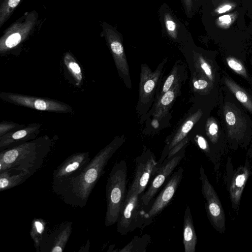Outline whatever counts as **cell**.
Masks as SVG:
<instances>
[{
    "instance_id": "37",
    "label": "cell",
    "mask_w": 252,
    "mask_h": 252,
    "mask_svg": "<svg viewBox=\"0 0 252 252\" xmlns=\"http://www.w3.org/2000/svg\"><path fill=\"white\" fill-rule=\"evenodd\" d=\"M231 8H232V5L227 4L223 5L222 6L219 7V8H218L217 10V13H218L219 14H221V13L226 12L227 11H229Z\"/></svg>"
},
{
    "instance_id": "22",
    "label": "cell",
    "mask_w": 252,
    "mask_h": 252,
    "mask_svg": "<svg viewBox=\"0 0 252 252\" xmlns=\"http://www.w3.org/2000/svg\"><path fill=\"white\" fill-rule=\"evenodd\" d=\"M151 237L148 234L142 236H135L130 242L122 249L120 252H146L147 246L151 242Z\"/></svg>"
},
{
    "instance_id": "6",
    "label": "cell",
    "mask_w": 252,
    "mask_h": 252,
    "mask_svg": "<svg viewBox=\"0 0 252 252\" xmlns=\"http://www.w3.org/2000/svg\"><path fill=\"white\" fill-rule=\"evenodd\" d=\"M201 191L206 200V210L209 220L214 228L219 233L225 231V217L220 200L210 183L202 166L199 169Z\"/></svg>"
},
{
    "instance_id": "26",
    "label": "cell",
    "mask_w": 252,
    "mask_h": 252,
    "mask_svg": "<svg viewBox=\"0 0 252 252\" xmlns=\"http://www.w3.org/2000/svg\"><path fill=\"white\" fill-rule=\"evenodd\" d=\"M185 14L187 18L191 19L195 12V7L193 0H180Z\"/></svg>"
},
{
    "instance_id": "12",
    "label": "cell",
    "mask_w": 252,
    "mask_h": 252,
    "mask_svg": "<svg viewBox=\"0 0 252 252\" xmlns=\"http://www.w3.org/2000/svg\"><path fill=\"white\" fill-rule=\"evenodd\" d=\"M90 160L89 152L77 153L68 157L54 170L52 186L78 174Z\"/></svg>"
},
{
    "instance_id": "4",
    "label": "cell",
    "mask_w": 252,
    "mask_h": 252,
    "mask_svg": "<svg viewBox=\"0 0 252 252\" xmlns=\"http://www.w3.org/2000/svg\"><path fill=\"white\" fill-rule=\"evenodd\" d=\"M139 195L130 188L126 193L117 221V231L121 235H126L137 228L143 229L153 221L144 209Z\"/></svg>"
},
{
    "instance_id": "7",
    "label": "cell",
    "mask_w": 252,
    "mask_h": 252,
    "mask_svg": "<svg viewBox=\"0 0 252 252\" xmlns=\"http://www.w3.org/2000/svg\"><path fill=\"white\" fill-rule=\"evenodd\" d=\"M102 33L113 57L116 66L121 77L130 88L129 68L126 59L123 38L116 28L104 22L102 24Z\"/></svg>"
},
{
    "instance_id": "23",
    "label": "cell",
    "mask_w": 252,
    "mask_h": 252,
    "mask_svg": "<svg viewBox=\"0 0 252 252\" xmlns=\"http://www.w3.org/2000/svg\"><path fill=\"white\" fill-rule=\"evenodd\" d=\"M63 62L65 66L74 78L76 85L79 86L83 79L82 72L79 64L69 52H66L63 58Z\"/></svg>"
},
{
    "instance_id": "29",
    "label": "cell",
    "mask_w": 252,
    "mask_h": 252,
    "mask_svg": "<svg viewBox=\"0 0 252 252\" xmlns=\"http://www.w3.org/2000/svg\"><path fill=\"white\" fill-rule=\"evenodd\" d=\"M234 18L230 15H225L220 17L217 20V24L222 27H228L233 22Z\"/></svg>"
},
{
    "instance_id": "30",
    "label": "cell",
    "mask_w": 252,
    "mask_h": 252,
    "mask_svg": "<svg viewBox=\"0 0 252 252\" xmlns=\"http://www.w3.org/2000/svg\"><path fill=\"white\" fill-rule=\"evenodd\" d=\"M227 63L228 66L236 72L239 73H243L244 72V69L242 65L236 60L233 59H228L227 60Z\"/></svg>"
},
{
    "instance_id": "36",
    "label": "cell",
    "mask_w": 252,
    "mask_h": 252,
    "mask_svg": "<svg viewBox=\"0 0 252 252\" xmlns=\"http://www.w3.org/2000/svg\"><path fill=\"white\" fill-rule=\"evenodd\" d=\"M218 125L216 123H213L210 125L208 131L210 135L213 136L216 135L218 132Z\"/></svg>"
},
{
    "instance_id": "33",
    "label": "cell",
    "mask_w": 252,
    "mask_h": 252,
    "mask_svg": "<svg viewBox=\"0 0 252 252\" xmlns=\"http://www.w3.org/2000/svg\"><path fill=\"white\" fill-rule=\"evenodd\" d=\"M196 142L199 148L206 152H208V147L205 139L200 135L196 136Z\"/></svg>"
},
{
    "instance_id": "32",
    "label": "cell",
    "mask_w": 252,
    "mask_h": 252,
    "mask_svg": "<svg viewBox=\"0 0 252 252\" xmlns=\"http://www.w3.org/2000/svg\"><path fill=\"white\" fill-rule=\"evenodd\" d=\"M199 63L200 67L205 74L210 79H212V72L209 64L201 57H199Z\"/></svg>"
},
{
    "instance_id": "25",
    "label": "cell",
    "mask_w": 252,
    "mask_h": 252,
    "mask_svg": "<svg viewBox=\"0 0 252 252\" xmlns=\"http://www.w3.org/2000/svg\"><path fill=\"white\" fill-rule=\"evenodd\" d=\"M23 124H17L13 122H2L0 123V137L13 131L14 129H19L25 127Z\"/></svg>"
},
{
    "instance_id": "20",
    "label": "cell",
    "mask_w": 252,
    "mask_h": 252,
    "mask_svg": "<svg viewBox=\"0 0 252 252\" xmlns=\"http://www.w3.org/2000/svg\"><path fill=\"white\" fill-rule=\"evenodd\" d=\"M179 85L176 83L172 88L164 93L158 101L155 111V117L159 118L165 112L168 107L175 99L178 92Z\"/></svg>"
},
{
    "instance_id": "28",
    "label": "cell",
    "mask_w": 252,
    "mask_h": 252,
    "mask_svg": "<svg viewBox=\"0 0 252 252\" xmlns=\"http://www.w3.org/2000/svg\"><path fill=\"white\" fill-rule=\"evenodd\" d=\"M233 89V91L237 99L243 104H245L246 106L251 109V108L252 106L249 105L250 103L248 95L244 92L238 89V88Z\"/></svg>"
},
{
    "instance_id": "8",
    "label": "cell",
    "mask_w": 252,
    "mask_h": 252,
    "mask_svg": "<svg viewBox=\"0 0 252 252\" xmlns=\"http://www.w3.org/2000/svg\"><path fill=\"white\" fill-rule=\"evenodd\" d=\"M0 98L17 105L39 111L69 113L72 110V108L68 104L48 98L7 92L0 93Z\"/></svg>"
},
{
    "instance_id": "18",
    "label": "cell",
    "mask_w": 252,
    "mask_h": 252,
    "mask_svg": "<svg viewBox=\"0 0 252 252\" xmlns=\"http://www.w3.org/2000/svg\"><path fill=\"white\" fill-rule=\"evenodd\" d=\"M197 240L191 211L189 206L187 205L185 210L183 223V242L185 252H195Z\"/></svg>"
},
{
    "instance_id": "14",
    "label": "cell",
    "mask_w": 252,
    "mask_h": 252,
    "mask_svg": "<svg viewBox=\"0 0 252 252\" xmlns=\"http://www.w3.org/2000/svg\"><path fill=\"white\" fill-rule=\"evenodd\" d=\"M41 125L38 123L31 124L16 130H13L0 137V150L1 151L14 146L16 144L27 142L35 138L39 133Z\"/></svg>"
},
{
    "instance_id": "21",
    "label": "cell",
    "mask_w": 252,
    "mask_h": 252,
    "mask_svg": "<svg viewBox=\"0 0 252 252\" xmlns=\"http://www.w3.org/2000/svg\"><path fill=\"white\" fill-rule=\"evenodd\" d=\"M46 225L45 221L41 218H34L32 221L30 233L37 251L38 249L39 250L43 240L46 235Z\"/></svg>"
},
{
    "instance_id": "34",
    "label": "cell",
    "mask_w": 252,
    "mask_h": 252,
    "mask_svg": "<svg viewBox=\"0 0 252 252\" xmlns=\"http://www.w3.org/2000/svg\"><path fill=\"white\" fill-rule=\"evenodd\" d=\"M193 87L197 90H202L206 88L208 85V83L205 80H198L193 82Z\"/></svg>"
},
{
    "instance_id": "35",
    "label": "cell",
    "mask_w": 252,
    "mask_h": 252,
    "mask_svg": "<svg viewBox=\"0 0 252 252\" xmlns=\"http://www.w3.org/2000/svg\"><path fill=\"white\" fill-rule=\"evenodd\" d=\"M226 122L229 126H233L236 123V117L232 111H228L225 115Z\"/></svg>"
},
{
    "instance_id": "19",
    "label": "cell",
    "mask_w": 252,
    "mask_h": 252,
    "mask_svg": "<svg viewBox=\"0 0 252 252\" xmlns=\"http://www.w3.org/2000/svg\"><path fill=\"white\" fill-rule=\"evenodd\" d=\"M31 176L29 174L19 172L11 175L10 170L0 172V191L12 188L24 182Z\"/></svg>"
},
{
    "instance_id": "10",
    "label": "cell",
    "mask_w": 252,
    "mask_h": 252,
    "mask_svg": "<svg viewBox=\"0 0 252 252\" xmlns=\"http://www.w3.org/2000/svg\"><path fill=\"white\" fill-rule=\"evenodd\" d=\"M158 161L154 154L147 150L135 159V170L130 189L141 194L158 169Z\"/></svg>"
},
{
    "instance_id": "5",
    "label": "cell",
    "mask_w": 252,
    "mask_h": 252,
    "mask_svg": "<svg viewBox=\"0 0 252 252\" xmlns=\"http://www.w3.org/2000/svg\"><path fill=\"white\" fill-rule=\"evenodd\" d=\"M35 11L26 12L3 32L0 38V54L4 55L16 48L31 34L37 21Z\"/></svg>"
},
{
    "instance_id": "31",
    "label": "cell",
    "mask_w": 252,
    "mask_h": 252,
    "mask_svg": "<svg viewBox=\"0 0 252 252\" xmlns=\"http://www.w3.org/2000/svg\"><path fill=\"white\" fill-rule=\"evenodd\" d=\"M188 141V138H184L182 141L179 143L177 145L174 146L169 152L168 155L165 159H169L178 152L187 143Z\"/></svg>"
},
{
    "instance_id": "11",
    "label": "cell",
    "mask_w": 252,
    "mask_h": 252,
    "mask_svg": "<svg viewBox=\"0 0 252 252\" xmlns=\"http://www.w3.org/2000/svg\"><path fill=\"white\" fill-rule=\"evenodd\" d=\"M184 157V151H179V153L178 152L170 158L165 159L158 167L153 176L154 178L148 189L140 197L144 207L149 205L158 189L179 164Z\"/></svg>"
},
{
    "instance_id": "3",
    "label": "cell",
    "mask_w": 252,
    "mask_h": 252,
    "mask_svg": "<svg viewBox=\"0 0 252 252\" xmlns=\"http://www.w3.org/2000/svg\"><path fill=\"white\" fill-rule=\"evenodd\" d=\"M127 172L126 163L122 160L114 164L109 173L106 186V226L113 225L117 221L126 195Z\"/></svg>"
},
{
    "instance_id": "27",
    "label": "cell",
    "mask_w": 252,
    "mask_h": 252,
    "mask_svg": "<svg viewBox=\"0 0 252 252\" xmlns=\"http://www.w3.org/2000/svg\"><path fill=\"white\" fill-rule=\"evenodd\" d=\"M177 75V68H175L172 71V73H171L166 79L162 87V94L165 93L171 88L175 80Z\"/></svg>"
},
{
    "instance_id": "24",
    "label": "cell",
    "mask_w": 252,
    "mask_h": 252,
    "mask_svg": "<svg viewBox=\"0 0 252 252\" xmlns=\"http://www.w3.org/2000/svg\"><path fill=\"white\" fill-rule=\"evenodd\" d=\"M22 0H3L0 6V28L10 18Z\"/></svg>"
},
{
    "instance_id": "15",
    "label": "cell",
    "mask_w": 252,
    "mask_h": 252,
    "mask_svg": "<svg viewBox=\"0 0 252 252\" xmlns=\"http://www.w3.org/2000/svg\"><path fill=\"white\" fill-rule=\"evenodd\" d=\"M164 62L154 72L146 64H142L139 89V101L146 104L153 97Z\"/></svg>"
},
{
    "instance_id": "17",
    "label": "cell",
    "mask_w": 252,
    "mask_h": 252,
    "mask_svg": "<svg viewBox=\"0 0 252 252\" xmlns=\"http://www.w3.org/2000/svg\"><path fill=\"white\" fill-rule=\"evenodd\" d=\"M250 174L249 169L241 167L233 177L229 188V195L233 209L237 211L241 195Z\"/></svg>"
},
{
    "instance_id": "2",
    "label": "cell",
    "mask_w": 252,
    "mask_h": 252,
    "mask_svg": "<svg viewBox=\"0 0 252 252\" xmlns=\"http://www.w3.org/2000/svg\"><path fill=\"white\" fill-rule=\"evenodd\" d=\"M50 146L51 140L45 135L1 151L0 172L14 170L32 176L42 166Z\"/></svg>"
},
{
    "instance_id": "16",
    "label": "cell",
    "mask_w": 252,
    "mask_h": 252,
    "mask_svg": "<svg viewBox=\"0 0 252 252\" xmlns=\"http://www.w3.org/2000/svg\"><path fill=\"white\" fill-rule=\"evenodd\" d=\"M71 230L72 222H67L61 224L58 229L48 237L46 235L40 247L44 244L45 248L48 249L47 251L63 252L71 233Z\"/></svg>"
},
{
    "instance_id": "13",
    "label": "cell",
    "mask_w": 252,
    "mask_h": 252,
    "mask_svg": "<svg viewBox=\"0 0 252 252\" xmlns=\"http://www.w3.org/2000/svg\"><path fill=\"white\" fill-rule=\"evenodd\" d=\"M183 173L184 169L180 167L172 175L147 212L150 218L153 219L159 214L171 201L182 180Z\"/></svg>"
},
{
    "instance_id": "1",
    "label": "cell",
    "mask_w": 252,
    "mask_h": 252,
    "mask_svg": "<svg viewBox=\"0 0 252 252\" xmlns=\"http://www.w3.org/2000/svg\"><path fill=\"white\" fill-rule=\"evenodd\" d=\"M124 141V137H116L91 159L80 173L52 186L54 191L67 204L81 208L85 206L109 160Z\"/></svg>"
},
{
    "instance_id": "9",
    "label": "cell",
    "mask_w": 252,
    "mask_h": 252,
    "mask_svg": "<svg viewBox=\"0 0 252 252\" xmlns=\"http://www.w3.org/2000/svg\"><path fill=\"white\" fill-rule=\"evenodd\" d=\"M158 15L164 36L177 43L189 42L190 33L167 4L164 2L160 6Z\"/></svg>"
}]
</instances>
